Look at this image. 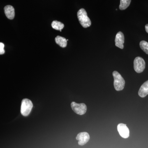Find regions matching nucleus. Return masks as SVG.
Segmentation results:
<instances>
[{"label":"nucleus","instance_id":"nucleus-1","mask_svg":"<svg viewBox=\"0 0 148 148\" xmlns=\"http://www.w3.org/2000/svg\"><path fill=\"white\" fill-rule=\"evenodd\" d=\"M79 21L84 28L90 27L91 21L87 15V12L84 8L80 9L77 13Z\"/></svg>","mask_w":148,"mask_h":148},{"label":"nucleus","instance_id":"nucleus-2","mask_svg":"<svg viewBox=\"0 0 148 148\" xmlns=\"http://www.w3.org/2000/svg\"><path fill=\"white\" fill-rule=\"evenodd\" d=\"M114 79V85L115 89L117 91L123 90L125 84V81L121 74L114 71L113 72Z\"/></svg>","mask_w":148,"mask_h":148},{"label":"nucleus","instance_id":"nucleus-3","mask_svg":"<svg viewBox=\"0 0 148 148\" xmlns=\"http://www.w3.org/2000/svg\"><path fill=\"white\" fill-rule=\"evenodd\" d=\"M33 107V104L31 101L25 98L21 102V113L24 116H28L31 113Z\"/></svg>","mask_w":148,"mask_h":148},{"label":"nucleus","instance_id":"nucleus-4","mask_svg":"<svg viewBox=\"0 0 148 148\" xmlns=\"http://www.w3.org/2000/svg\"><path fill=\"white\" fill-rule=\"evenodd\" d=\"M145 60L141 57H137L134 61V68L135 72L138 73H142L145 69Z\"/></svg>","mask_w":148,"mask_h":148},{"label":"nucleus","instance_id":"nucleus-5","mask_svg":"<svg viewBox=\"0 0 148 148\" xmlns=\"http://www.w3.org/2000/svg\"><path fill=\"white\" fill-rule=\"evenodd\" d=\"M71 106L73 111L76 113L80 115L84 114L87 110V107L84 103L78 104L75 102H73Z\"/></svg>","mask_w":148,"mask_h":148},{"label":"nucleus","instance_id":"nucleus-6","mask_svg":"<svg viewBox=\"0 0 148 148\" xmlns=\"http://www.w3.org/2000/svg\"><path fill=\"white\" fill-rule=\"evenodd\" d=\"M90 135L87 132H82L77 135L76 139L78 141L79 145L83 146L90 140Z\"/></svg>","mask_w":148,"mask_h":148},{"label":"nucleus","instance_id":"nucleus-7","mask_svg":"<svg viewBox=\"0 0 148 148\" xmlns=\"http://www.w3.org/2000/svg\"><path fill=\"white\" fill-rule=\"evenodd\" d=\"M117 130L122 138L126 139L129 137V129L126 124L119 123L117 126Z\"/></svg>","mask_w":148,"mask_h":148},{"label":"nucleus","instance_id":"nucleus-8","mask_svg":"<svg viewBox=\"0 0 148 148\" xmlns=\"http://www.w3.org/2000/svg\"><path fill=\"white\" fill-rule=\"evenodd\" d=\"M124 36L122 32H119L116 36L115 42L117 47L123 49L124 48L123 44L124 43Z\"/></svg>","mask_w":148,"mask_h":148},{"label":"nucleus","instance_id":"nucleus-9","mask_svg":"<svg viewBox=\"0 0 148 148\" xmlns=\"http://www.w3.org/2000/svg\"><path fill=\"white\" fill-rule=\"evenodd\" d=\"M5 13L6 16L10 19H13L15 16V11L13 7L10 5L5 7Z\"/></svg>","mask_w":148,"mask_h":148},{"label":"nucleus","instance_id":"nucleus-10","mask_svg":"<svg viewBox=\"0 0 148 148\" xmlns=\"http://www.w3.org/2000/svg\"><path fill=\"white\" fill-rule=\"evenodd\" d=\"M138 95L142 98H144L148 95V80L141 86L138 91Z\"/></svg>","mask_w":148,"mask_h":148},{"label":"nucleus","instance_id":"nucleus-11","mask_svg":"<svg viewBox=\"0 0 148 148\" xmlns=\"http://www.w3.org/2000/svg\"><path fill=\"white\" fill-rule=\"evenodd\" d=\"M55 41L56 44L60 46L61 47H66L67 45V40L64 37L57 36L55 38Z\"/></svg>","mask_w":148,"mask_h":148},{"label":"nucleus","instance_id":"nucleus-12","mask_svg":"<svg viewBox=\"0 0 148 148\" xmlns=\"http://www.w3.org/2000/svg\"><path fill=\"white\" fill-rule=\"evenodd\" d=\"M51 27L55 30L61 31L64 29V25L60 21H54L52 22Z\"/></svg>","mask_w":148,"mask_h":148},{"label":"nucleus","instance_id":"nucleus-13","mask_svg":"<svg viewBox=\"0 0 148 148\" xmlns=\"http://www.w3.org/2000/svg\"><path fill=\"white\" fill-rule=\"evenodd\" d=\"M131 0H120L119 9L121 10L126 9L130 5Z\"/></svg>","mask_w":148,"mask_h":148},{"label":"nucleus","instance_id":"nucleus-14","mask_svg":"<svg viewBox=\"0 0 148 148\" xmlns=\"http://www.w3.org/2000/svg\"><path fill=\"white\" fill-rule=\"evenodd\" d=\"M140 46L141 49L147 54H148V42L145 41H142L140 42Z\"/></svg>","mask_w":148,"mask_h":148},{"label":"nucleus","instance_id":"nucleus-15","mask_svg":"<svg viewBox=\"0 0 148 148\" xmlns=\"http://www.w3.org/2000/svg\"><path fill=\"white\" fill-rule=\"evenodd\" d=\"M4 45L2 42H0V55L4 54L5 53L4 49Z\"/></svg>","mask_w":148,"mask_h":148},{"label":"nucleus","instance_id":"nucleus-16","mask_svg":"<svg viewBox=\"0 0 148 148\" xmlns=\"http://www.w3.org/2000/svg\"><path fill=\"white\" fill-rule=\"evenodd\" d=\"M145 30L146 32L148 34V24H146L145 26Z\"/></svg>","mask_w":148,"mask_h":148}]
</instances>
